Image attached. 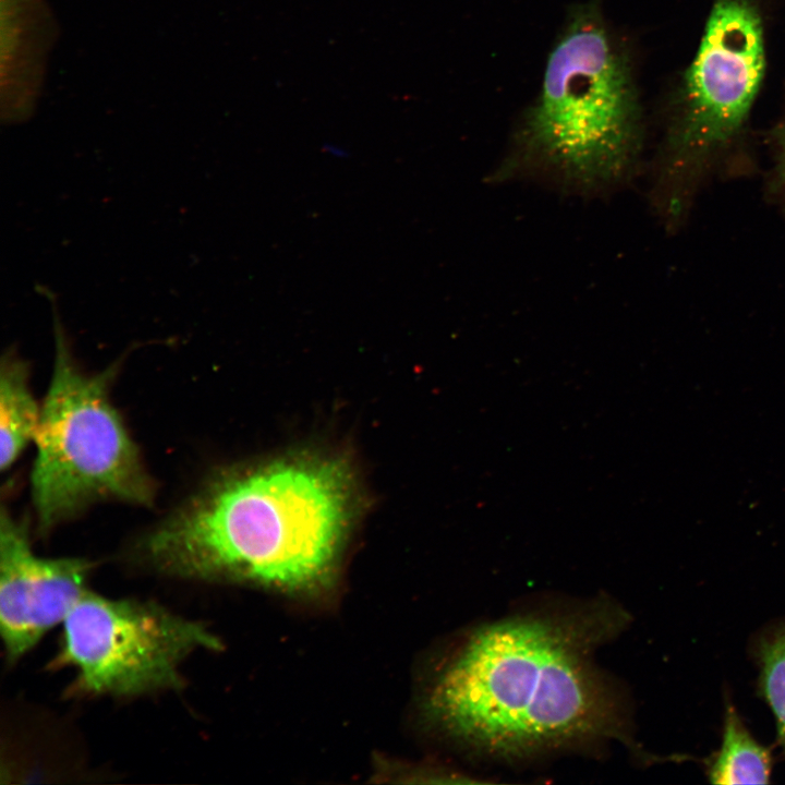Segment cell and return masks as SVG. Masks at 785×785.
Wrapping results in <instances>:
<instances>
[{"mask_svg":"<svg viewBox=\"0 0 785 785\" xmlns=\"http://www.w3.org/2000/svg\"><path fill=\"white\" fill-rule=\"evenodd\" d=\"M55 664L76 671L78 695L133 697L182 687L180 666L193 652L222 644L201 621L148 601L86 591L64 621Z\"/></svg>","mask_w":785,"mask_h":785,"instance_id":"cell-6","label":"cell"},{"mask_svg":"<svg viewBox=\"0 0 785 785\" xmlns=\"http://www.w3.org/2000/svg\"><path fill=\"white\" fill-rule=\"evenodd\" d=\"M627 620L600 599L483 624L440 671L430 714L470 749L506 760L609 739L632 745L620 697L593 662Z\"/></svg>","mask_w":785,"mask_h":785,"instance_id":"cell-1","label":"cell"},{"mask_svg":"<svg viewBox=\"0 0 785 785\" xmlns=\"http://www.w3.org/2000/svg\"><path fill=\"white\" fill-rule=\"evenodd\" d=\"M775 170L776 182L778 183L780 189L783 190L785 193V124L782 128L778 140V152Z\"/></svg>","mask_w":785,"mask_h":785,"instance_id":"cell-11","label":"cell"},{"mask_svg":"<svg viewBox=\"0 0 785 785\" xmlns=\"http://www.w3.org/2000/svg\"><path fill=\"white\" fill-rule=\"evenodd\" d=\"M764 71L762 26L746 0H717L687 73L680 114L656 166L655 194L678 213L689 179L739 131Z\"/></svg>","mask_w":785,"mask_h":785,"instance_id":"cell-5","label":"cell"},{"mask_svg":"<svg viewBox=\"0 0 785 785\" xmlns=\"http://www.w3.org/2000/svg\"><path fill=\"white\" fill-rule=\"evenodd\" d=\"M753 654L759 666V691L776 724V740L785 753V621L763 630Z\"/></svg>","mask_w":785,"mask_h":785,"instance_id":"cell-10","label":"cell"},{"mask_svg":"<svg viewBox=\"0 0 785 785\" xmlns=\"http://www.w3.org/2000/svg\"><path fill=\"white\" fill-rule=\"evenodd\" d=\"M24 363L4 358L0 373V466L9 469L35 439L40 420Z\"/></svg>","mask_w":785,"mask_h":785,"instance_id":"cell-8","label":"cell"},{"mask_svg":"<svg viewBox=\"0 0 785 785\" xmlns=\"http://www.w3.org/2000/svg\"><path fill=\"white\" fill-rule=\"evenodd\" d=\"M772 757L749 733L732 704H726L721 747L708 760L706 775L713 784H766Z\"/></svg>","mask_w":785,"mask_h":785,"instance_id":"cell-9","label":"cell"},{"mask_svg":"<svg viewBox=\"0 0 785 785\" xmlns=\"http://www.w3.org/2000/svg\"><path fill=\"white\" fill-rule=\"evenodd\" d=\"M92 565L34 554L26 523L4 508L0 519V632L8 661L26 654L64 621L87 591Z\"/></svg>","mask_w":785,"mask_h":785,"instance_id":"cell-7","label":"cell"},{"mask_svg":"<svg viewBox=\"0 0 785 785\" xmlns=\"http://www.w3.org/2000/svg\"><path fill=\"white\" fill-rule=\"evenodd\" d=\"M341 460L299 456L222 471L137 543L156 572L315 592L334 577L354 514Z\"/></svg>","mask_w":785,"mask_h":785,"instance_id":"cell-2","label":"cell"},{"mask_svg":"<svg viewBox=\"0 0 785 785\" xmlns=\"http://www.w3.org/2000/svg\"><path fill=\"white\" fill-rule=\"evenodd\" d=\"M641 114L627 45L601 2L571 9L548 53L538 96L490 182L532 180L594 196L633 174Z\"/></svg>","mask_w":785,"mask_h":785,"instance_id":"cell-3","label":"cell"},{"mask_svg":"<svg viewBox=\"0 0 785 785\" xmlns=\"http://www.w3.org/2000/svg\"><path fill=\"white\" fill-rule=\"evenodd\" d=\"M51 382L35 436L32 496L46 532L105 499L150 505L154 484L111 403L113 367L88 375L57 333Z\"/></svg>","mask_w":785,"mask_h":785,"instance_id":"cell-4","label":"cell"}]
</instances>
